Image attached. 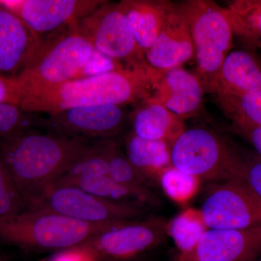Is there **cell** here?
I'll return each instance as SVG.
<instances>
[{
  "label": "cell",
  "instance_id": "cell-1",
  "mask_svg": "<svg viewBox=\"0 0 261 261\" xmlns=\"http://www.w3.org/2000/svg\"><path fill=\"white\" fill-rule=\"evenodd\" d=\"M94 141L40 129L0 137V152L27 208L56 186Z\"/></svg>",
  "mask_w": 261,
  "mask_h": 261
},
{
  "label": "cell",
  "instance_id": "cell-2",
  "mask_svg": "<svg viewBox=\"0 0 261 261\" xmlns=\"http://www.w3.org/2000/svg\"><path fill=\"white\" fill-rule=\"evenodd\" d=\"M156 77L145 70H113L31 91L20 97L18 106L37 114L101 105L123 106L150 97Z\"/></svg>",
  "mask_w": 261,
  "mask_h": 261
},
{
  "label": "cell",
  "instance_id": "cell-3",
  "mask_svg": "<svg viewBox=\"0 0 261 261\" xmlns=\"http://www.w3.org/2000/svg\"><path fill=\"white\" fill-rule=\"evenodd\" d=\"M75 23L41 40L31 61L15 77L19 99L31 91L84 76L94 48L76 30Z\"/></svg>",
  "mask_w": 261,
  "mask_h": 261
},
{
  "label": "cell",
  "instance_id": "cell-4",
  "mask_svg": "<svg viewBox=\"0 0 261 261\" xmlns=\"http://www.w3.org/2000/svg\"><path fill=\"white\" fill-rule=\"evenodd\" d=\"M126 221L90 224L51 211L28 209L0 223V240L25 250L61 251Z\"/></svg>",
  "mask_w": 261,
  "mask_h": 261
},
{
  "label": "cell",
  "instance_id": "cell-5",
  "mask_svg": "<svg viewBox=\"0 0 261 261\" xmlns=\"http://www.w3.org/2000/svg\"><path fill=\"white\" fill-rule=\"evenodd\" d=\"M195 47L197 77L205 92L214 93L221 65L233 47V32L225 8L213 1L178 3Z\"/></svg>",
  "mask_w": 261,
  "mask_h": 261
},
{
  "label": "cell",
  "instance_id": "cell-6",
  "mask_svg": "<svg viewBox=\"0 0 261 261\" xmlns=\"http://www.w3.org/2000/svg\"><path fill=\"white\" fill-rule=\"evenodd\" d=\"M171 162L173 167L200 180L243 178L245 160L205 128L185 130L171 146Z\"/></svg>",
  "mask_w": 261,
  "mask_h": 261
},
{
  "label": "cell",
  "instance_id": "cell-7",
  "mask_svg": "<svg viewBox=\"0 0 261 261\" xmlns=\"http://www.w3.org/2000/svg\"><path fill=\"white\" fill-rule=\"evenodd\" d=\"M75 27L96 50L123 68L156 73L146 63L144 53L128 28L119 3L105 2L79 20Z\"/></svg>",
  "mask_w": 261,
  "mask_h": 261
},
{
  "label": "cell",
  "instance_id": "cell-8",
  "mask_svg": "<svg viewBox=\"0 0 261 261\" xmlns=\"http://www.w3.org/2000/svg\"><path fill=\"white\" fill-rule=\"evenodd\" d=\"M146 206L115 202L72 186L55 187L29 209L51 211L90 224L140 219Z\"/></svg>",
  "mask_w": 261,
  "mask_h": 261
},
{
  "label": "cell",
  "instance_id": "cell-9",
  "mask_svg": "<svg viewBox=\"0 0 261 261\" xmlns=\"http://www.w3.org/2000/svg\"><path fill=\"white\" fill-rule=\"evenodd\" d=\"M200 211L208 229L261 226V199L243 178L209 187Z\"/></svg>",
  "mask_w": 261,
  "mask_h": 261
},
{
  "label": "cell",
  "instance_id": "cell-10",
  "mask_svg": "<svg viewBox=\"0 0 261 261\" xmlns=\"http://www.w3.org/2000/svg\"><path fill=\"white\" fill-rule=\"evenodd\" d=\"M167 226L160 217L128 221L97 233L77 247L97 260H128L162 243L167 236Z\"/></svg>",
  "mask_w": 261,
  "mask_h": 261
},
{
  "label": "cell",
  "instance_id": "cell-11",
  "mask_svg": "<svg viewBox=\"0 0 261 261\" xmlns=\"http://www.w3.org/2000/svg\"><path fill=\"white\" fill-rule=\"evenodd\" d=\"M102 0H0V9L18 17L36 36L69 27L99 8Z\"/></svg>",
  "mask_w": 261,
  "mask_h": 261
},
{
  "label": "cell",
  "instance_id": "cell-12",
  "mask_svg": "<svg viewBox=\"0 0 261 261\" xmlns=\"http://www.w3.org/2000/svg\"><path fill=\"white\" fill-rule=\"evenodd\" d=\"M126 114L122 106L101 105L75 108L42 116V129L91 140H114L122 132Z\"/></svg>",
  "mask_w": 261,
  "mask_h": 261
},
{
  "label": "cell",
  "instance_id": "cell-13",
  "mask_svg": "<svg viewBox=\"0 0 261 261\" xmlns=\"http://www.w3.org/2000/svg\"><path fill=\"white\" fill-rule=\"evenodd\" d=\"M261 254V226L207 229L195 250L181 261H255Z\"/></svg>",
  "mask_w": 261,
  "mask_h": 261
},
{
  "label": "cell",
  "instance_id": "cell-14",
  "mask_svg": "<svg viewBox=\"0 0 261 261\" xmlns=\"http://www.w3.org/2000/svg\"><path fill=\"white\" fill-rule=\"evenodd\" d=\"M195 57L188 23L178 4L173 3L157 40L145 53L146 63L155 72L180 68Z\"/></svg>",
  "mask_w": 261,
  "mask_h": 261
},
{
  "label": "cell",
  "instance_id": "cell-15",
  "mask_svg": "<svg viewBox=\"0 0 261 261\" xmlns=\"http://www.w3.org/2000/svg\"><path fill=\"white\" fill-rule=\"evenodd\" d=\"M204 93L197 75L180 67L159 73L148 99L185 120L198 112Z\"/></svg>",
  "mask_w": 261,
  "mask_h": 261
},
{
  "label": "cell",
  "instance_id": "cell-16",
  "mask_svg": "<svg viewBox=\"0 0 261 261\" xmlns=\"http://www.w3.org/2000/svg\"><path fill=\"white\" fill-rule=\"evenodd\" d=\"M18 17L0 9V75L17 76L25 68L40 44Z\"/></svg>",
  "mask_w": 261,
  "mask_h": 261
},
{
  "label": "cell",
  "instance_id": "cell-17",
  "mask_svg": "<svg viewBox=\"0 0 261 261\" xmlns=\"http://www.w3.org/2000/svg\"><path fill=\"white\" fill-rule=\"evenodd\" d=\"M261 88V60L252 51L236 49L226 56L214 93L239 96Z\"/></svg>",
  "mask_w": 261,
  "mask_h": 261
},
{
  "label": "cell",
  "instance_id": "cell-18",
  "mask_svg": "<svg viewBox=\"0 0 261 261\" xmlns=\"http://www.w3.org/2000/svg\"><path fill=\"white\" fill-rule=\"evenodd\" d=\"M119 4L128 28L145 56L157 40L173 3L159 0H124Z\"/></svg>",
  "mask_w": 261,
  "mask_h": 261
},
{
  "label": "cell",
  "instance_id": "cell-19",
  "mask_svg": "<svg viewBox=\"0 0 261 261\" xmlns=\"http://www.w3.org/2000/svg\"><path fill=\"white\" fill-rule=\"evenodd\" d=\"M132 118V133L147 140L165 141L172 146L185 132L184 119L148 98Z\"/></svg>",
  "mask_w": 261,
  "mask_h": 261
},
{
  "label": "cell",
  "instance_id": "cell-20",
  "mask_svg": "<svg viewBox=\"0 0 261 261\" xmlns=\"http://www.w3.org/2000/svg\"><path fill=\"white\" fill-rule=\"evenodd\" d=\"M72 186L115 202H134L149 207L159 205L160 200L149 189L122 185L108 176H78L63 178L56 186Z\"/></svg>",
  "mask_w": 261,
  "mask_h": 261
},
{
  "label": "cell",
  "instance_id": "cell-21",
  "mask_svg": "<svg viewBox=\"0 0 261 261\" xmlns=\"http://www.w3.org/2000/svg\"><path fill=\"white\" fill-rule=\"evenodd\" d=\"M125 154L139 171L152 182L171 166V145L165 141L147 140L130 133L125 139Z\"/></svg>",
  "mask_w": 261,
  "mask_h": 261
},
{
  "label": "cell",
  "instance_id": "cell-22",
  "mask_svg": "<svg viewBox=\"0 0 261 261\" xmlns=\"http://www.w3.org/2000/svg\"><path fill=\"white\" fill-rule=\"evenodd\" d=\"M207 229L200 211L189 208L168 223L167 235L179 250L178 256L185 257L194 252Z\"/></svg>",
  "mask_w": 261,
  "mask_h": 261
},
{
  "label": "cell",
  "instance_id": "cell-23",
  "mask_svg": "<svg viewBox=\"0 0 261 261\" xmlns=\"http://www.w3.org/2000/svg\"><path fill=\"white\" fill-rule=\"evenodd\" d=\"M225 10L233 34L248 44L261 39V0H236Z\"/></svg>",
  "mask_w": 261,
  "mask_h": 261
},
{
  "label": "cell",
  "instance_id": "cell-24",
  "mask_svg": "<svg viewBox=\"0 0 261 261\" xmlns=\"http://www.w3.org/2000/svg\"><path fill=\"white\" fill-rule=\"evenodd\" d=\"M234 128L261 127V88L239 96L218 95Z\"/></svg>",
  "mask_w": 261,
  "mask_h": 261
},
{
  "label": "cell",
  "instance_id": "cell-25",
  "mask_svg": "<svg viewBox=\"0 0 261 261\" xmlns=\"http://www.w3.org/2000/svg\"><path fill=\"white\" fill-rule=\"evenodd\" d=\"M108 176L122 185L136 188L150 190V187L153 185V182L128 161L116 140L113 142L110 154Z\"/></svg>",
  "mask_w": 261,
  "mask_h": 261
},
{
  "label": "cell",
  "instance_id": "cell-26",
  "mask_svg": "<svg viewBox=\"0 0 261 261\" xmlns=\"http://www.w3.org/2000/svg\"><path fill=\"white\" fill-rule=\"evenodd\" d=\"M27 209L0 152V223L13 219Z\"/></svg>",
  "mask_w": 261,
  "mask_h": 261
},
{
  "label": "cell",
  "instance_id": "cell-27",
  "mask_svg": "<svg viewBox=\"0 0 261 261\" xmlns=\"http://www.w3.org/2000/svg\"><path fill=\"white\" fill-rule=\"evenodd\" d=\"M200 180L181 172L172 166L166 168L159 182L163 191L174 202L185 203L197 193Z\"/></svg>",
  "mask_w": 261,
  "mask_h": 261
},
{
  "label": "cell",
  "instance_id": "cell-28",
  "mask_svg": "<svg viewBox=\"0 0 261 261\" xmlns=\"http://www.w3.org/2000/svg\"><path fill=\"white\" fill-rule=\"evenodd\" d=\"M41 118L37 113L25 112L15 105H0V137L41 129Z\"/></svg>",
  "mask_w": 261,
  "mask_h": 261
},
{
  "label": "cell",
  "instance_id": "cell-29",
  "mask_svg": "<svg viewBox=\"0 0 261 261\" xmlns=\"http://www.w3.org/2000/svg\"><path fill=\"white\" fill-rule=\"evenodd\" d=\"M243 179L261 199V158L255 155L245 160Z\"/></svg>",
  "mask_w": 261,
  "mask_h": 261
},
{
  "label": "cell",
  "instance_id": "cell-30",
  "mask_svg": "<svg viewBox=\"0 0 261 261\" xmlns=\"http://www.w3.org/2000/svg\"><path fill=\"white\" fill-rule=\"evenodd\" d=\"M18 87L15 77L0 75V105H19Z\"/></svg>",
  "mask_w": 261,
  "mask_h": 261
},
{
  "label": "cell",
  "instance_id": "cell-31",
  "mask_svg": "<svg viewBox=\"0 0 261 261\" xmlns=\"http://www.w3.org/2000/svg\"><path fill=\"white\" fill-rule=\"evenodd\" d=\"M50 261H98L87 252L79 248L61 250L51 257Z\"/></svg>",
  "mask_w": 261,
  "mask_h": 261
},
{
  "label": "cell",
  "instance_id": "cell-32",
  "mask_svg": "<svg viewBox=\"0 0 261 261\" xmlns=\"http://www.w3.org/2000/svg\"><path fill=\"white\" fill-rule=\"evenodd\" d=\"M235 130L243 136L257 151L261 158V127H241L234 128Z\"/></svg>",
  "mask_w": 261,
  "mask_h": 261
},
{
  "label": "cell",
  "instance_id": "cell-33",
  "mask_svg": "<svg viewBox=\"0 0 261 261\" xmlns=\"http://www.w3.org/2000/svg\"><path fill=\"white\" fill-rule=\"evenodd\" d=\"M250 45L252 46L253 47L257 48L261 51V39L260 40L255 41V42L250 43Z\"/></svg>",
  "mask_w": 261,
  "mask_h": 261
},
{
  "label": "cell",
  "instance_id": "cell-34",
  "mask_svg": "<svg viewBox=\"0 0 261 261\" xmlns=\"http://www.w3.org/2000/svg\"><path fill=\"white\" fill-rule=\"evenodd\" d=\"M255 261H261V254L260 255V256H259L258 257H257V259Z\"/></svg>",
  "mask_w": 261,
  "mask_h": 261
},
{
  "label": "cell",
  "instance_id": "cell-35",
  "mask_svg": "<svg viewBox=\"0 0 261 261\" xmlns=\"http://www.w3.org/2000/svg\"><path fill=\"white\" fill-rule=\"evenodd\" d=\"M176 261H181V260H178V259L177 258V260H176Z\"/></svg>",
  "mask_w": 261,
  "mask_h": 261
},
{
  "label": "cell",
  "instance_id": "cell-36",
  "mask_svg": "<svg viewBox=\"0 0 261 261\" xmlns=\"http://www.w3.org/2000/svg\"><path fill=\"white\" fill-rule=\"evenodd\" d=\"M1 260H2V258H1V257H0V261H1Z\"/></svg>",
  "mask_w": 261,
  "mask_h": 261
}]
</instances>
